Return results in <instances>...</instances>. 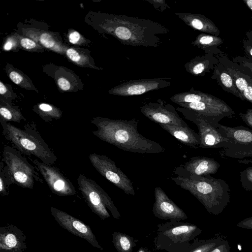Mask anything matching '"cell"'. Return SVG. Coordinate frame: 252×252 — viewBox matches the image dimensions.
I'll list each match as a JSON object with an SVG mask.
<instances>
[{
	"mask_svg": "<svg viewBox=\"0 0 252 252\" xmlns=\"http://www.w3.org/2000/svg\"><path fill=\"white\" fill-rule=\"evenodd\" d=\"M243 2L252 11V0H243Z\"/></svg>",
	"mask_w": 252,
	"mask_h": 252,
	"instance_id": "cell-46",
	"label": "cell"
},
{
	"mask_svg": "<svg viewBox=\"0 0 252 252\" xmlns=\"http://www.w3.org/2000/svg\"><path fill=\"white\" fill-rule=\"evenodd\" d=\"M202 233L194 224L170 220L158 229L157 247L170 252H180L190 246L189 242Z\"/></svg>",
	"mask_w": 252,
	"mask_h": 252,
	"instance_id": "cell-5",
	"label": "cell"
},
{
	"mask_svg": "<svg viewBox=\"0 0 252 252\" xmlns=\"http://www.w3.org/2000/svg\"><path fill=\"white\" fill-rule=\"evenodd\" d=\"M67 57L73 63L79 65L85 66L88 65L91 66L90 59L85 54L75 48H70L66 51Z\"/></svg>",
	"mask_w": 252,
	"mask_h": 252,
	"instance_id": "cell-30",
	"label": "cell"
},
{
	"mask_svg": "<svg viewBox=\"0 0 252 252\" xmlns=\"http://www.w3.org/2000/svg\"><path fill=\"white\" fill-rule=\"evenodd\" d=\"M89 158L94 167L105 179L126 194L135 195L132 182L110 158L96 153L89 155Z\"/></svg>",
	"mask_w": 252,
	"mask_h": 252,
	"instance_id": "cell-9",
	"label": "cell"
},
{
	"mask_svg": "<svg viewBox=\"0 0 252 252\" xmlns=\"http://www.w3.org/2000/svg\"><path fill=\"white\" fill-rule=\"evenodd\" d=\"M229 139V145L222 148L221 156L240 162H252V130L242 126L230 127L220 124L217 128Z\"/></svg>",
	"mask_w": 252,
	"mask_h": 252,
	"instance_id": "cell-7",
	"label": "cell"
},
{
	"mask_svg": "<svg viewBox=\"0 0 252 252\" xmlns=\"http://www.w3.org/2000/svg\"><path fill=\"white\" fill-rule=\"evenodd\" d=\"M0 94L1 95L6 98L12 99L15 98V97L12 95V93H10L7 86L1 82H0Z\"/></svg>",
	"mask_w": 252,
	"mask_h": 252,
	"instance_id": "cell-43",
	"label": "cell"
},
{
	"mask_svg": "<svg viewBox=\"0 0 252 252\" xmlns=\"http://www.w3.org/2000/svg\"><path fill=\"white\" fill-rule=\"evenodd\" d=\"M240 180L243 188L247 191H252V166L241 172Z\"/></svg>",
	"mask_w": 252,
	"mask_h": 252,
	"instance_id": "cell-32",
	"label": "cell"
},
{
	"mask_svg": "<svg viewBox=\"0 0 252 252\" xmlns=\"http://www.w3.org/2000/svg\"><path fill=\"white\" fill-rule=\"evenodd\" d=\"M39 41L44 47L55 50L57 42L51 34L47 32L42 33L39 37Z\"/></svg>",
	"mask_w": 252,
	"mask_h": 252,
	"instance_id": "cell-36",
	"label": "cell"
},
{
	"mask_svg": "<svg viewBox=\"0 0 252 252\" xmlns=\"http://www.w3.org/2000/svg\"><path fill=\"white\" fill-rule=\"evenodd\" d=\"M51 214L60 226L71 233L84 239L94 247L102 250L91 228L81 220L56 208H50Z\"/></svg>",
	"mask_w": 252,
	"mask_h": 252,
	"instance_id": "cell-16",
	"label": "cell"
},
{
	"mask_svg": "<svg viewBox=\"0 0 252 252\" xmlns=\"http://www.w3.org/2000/svg\"><path fill=\"white\" fill-rule=\"evenodd\" d=\"M4 163L1 160L0 164V193L1 196L8 194L9 187L11 185L3 169Z\"/></svg>",
	"mask_w": 252,
	"mask_h": 252,
	"instance_id": "cell-33",
	"label": "cell"
},
{
	"mask_svg": "<svg viewBox=\"0 0 252 252\" xmlns=\"http://www.w3.org/2000/svg\"><path fill=\"white\" fill-rule=\"evenodd\" d=\"M20 44L24 48L28 50L37 49L38 45L33 40L28 38H23L20 40Z\"/></svg>",
	"mask_w": 252,
	"mask_h": 252,
	"instance_id": "cell-38",
	"label": "cell"
},
{
	"mask_svg": "<svg viewBox=\"0 0 252 252\" xmlns=\"http://www.w3.org/2000/svg\"><path fill=\"white\" fill-rule=\"evenodd\" d=\"M176 110L182 113L186 118L197 126L200 136L199 148H223L229 145V139L223 136L217 128L202 117L181 107H177Z\"/></svg>",
	"mask_w": 252,
	"mask_h": 252,
	"instance_id": "cell-11",
	"label": "cell"
},
{
	"mask_svg": "<svg viewBox=\"0 0 252 252\" xmlns=\"http://www.w3.org/2000/svg\"><path fill=\"white\" fill-rule=\"evenodd\" d=\"M0 106V121L20 123L22 120H26L18 107L12 106L2 100Z\"/></svg>",
	"mask_w": 252,
	"mask_h": 252,
	"instance_id": "cell-25",
	"label": "cell"
},
{
	"mask_svg": "<svg viewBox=\"0 0 252 252\" xmlns=\"http://www.w3.org/2000/svg\"><path fill=\"white\" fill-rule=\"evenodd\" d=\"M237 226L245 229L252 230V217L240 220Z\"/></svg>",
	"mask_w": 252,
	"mask_h": 252,
	"instance_id": "cell-42",
	"label": "cell"
},
{
	"mask_svg": "<svg viewBox=\"0 0 252 252\" xmlns=\"http://www.w3.org/2000/svg\"><path fill=\"white\" fill-rule=\"evenodd\" d=\"M164 130L182 143L193 148H197L200 144V136L188 126L186 127L165 124H159Z\"/></svg>",
	"mask_w": 252,
	"mask_h": 252,
	"instance_id": "cell-21",
	"label": "cell"
},
{
	"mask_svg": "<svg viewBox=\"0 0 252 252\" xmlns=\"http://www.w3.org/2000/svg\"><path fill=\"white\" fill-rule=\"evenodd\" d=\"M170 99L177 104L195 102H213L220 99L213 95L195 90L193 88H191L189 91L176 94Z\"/></svg>",
	"mask_w": 252,
	"mask_h": 252,
	"instance_id": "cell-24",
	"label": "cell"
},
{
	"mask_svg": "<svg viewBox=\"0 0 252 252\" xmlns=\"http://www.w3.org/2000/svg\"><path fill=\"white\" fill-rule=\"evenodd\" d=\"M223 240L220 237L206 240L195 239L189 247L180 252H209Z\"/></svg>",
	"mask_w": 252,
	"mask_h": 252,
	"instance_id": "cell-26",
	"label": "cell"
},
{
	"mask_svg": "<svg viewBox=\"0 0 252 252\" xmlns=\"http://www.w3.org/2000/svg\"><path fill=\"white\" fill-rule=\"evenodd\" d=\"M113 243L118 252H131L136 245L133 238L118 232L113 234Z\"/></svg>",
	"mask_w": 252,
	"mask_h": 252,
	"instance_id": "cell-28",
	"label": "cell"
},
{
	"mask_svg": "<svg viewBox=\"0 0 252 252\" xmlns=\"http://www.w3.org/2000/svg\"><path fill=\"white\" fill-rule=\"evenodd\" d=\"M220 164L214 158L195 157L190 158L182 166L187 175L183 176H206L217 173Z\"/></svg>",
	"mask_w": 252,
	"mask_h": 252,
	"instance_id": "cell-18",
	"label": "cell"
},
{
	"mask_svg": "<svg viewBox=\"0 0 252 252\" xmlns=\"http://www.w3.org/2000/svg\"></svg>",
	"mask_w": 252,
	"mask_h": 252,
	"instance_id": "cell-48",
	"label": "cell"
},
{
	"mask_svg": "<svg viewBox=\"0 0 252 252\" xmlns=\"http://www.w3.org/2000/svg\"><path fill=\"white\" fill-rule=\"evenodd\" d=\"M15 41L12 39H8L3 46V49L5 51H9L15 45Z\"/></svg>",
	"mask_w": 252,
	"mask_h": 252,
	"instance_id": "cell-45",
	"label": "cell"
},
{
	"mask_svg": "<svg viewBox=\"0 0 252 252\" xmlns=\"http://www.w3.org/2000/svg\"><path fill=\"white\" fill-rule=\"evenodd\" d=\"M239 116L242 121L252 130V108H249L245 113L240 112Z\"/></svg>",
	"mask_w": 252,
	"mask_h": 252,
	"instance_id": "cell-37",
	"label": "cell"
},
{
	"mask_svg": "<svg viewBox=\"0 0 252 252\" xmlns=\"http://www.w3.org/2000/svg\"><path fill=\"white\" fill-rule=\"evenodd\" d=\"M177 105L202 117L216 128L219 126V122L223 118L232 119L235 115L233 109L221 99L213 102L182 103Z\"/></svg>",
	"mask_w": 252,
	"mask_h": 252,
	"instance_id": "cell-10",
	"label": "cell"
},
{
	"mask_svg": "<svg viewBox=\"0 0 252 252\" xmlns=\"http://www.w3.org/2000/svg\"><path fill=\"white\" fill-rule=\"evenodd\" d=\"M231 60L252 75V58L236 56L232 57Z\"/></svg>",
	"mask_w": 252,
	"mask_h": 252,
	"instance_id": "cell-34",
	"label": "cell"
},
{
	"mask_svg": "<svg viewBox=\"0 0 252 252\" xmlns=\"http://www.w3.org/2000/svg\"><path fill=\"white\" fill-rule=\"evenodd\" d=\"M91 123L97 128L93 131L95 136L124 151L152 154L165 150L160 144L140 134L137 122L134 119H111L98 116L93 118Z\"/></svg>",
	"mask_w": 252,
	"mask_h": 252,
	"instance_id": "cell-2",
	"label": "cell"
},
{
	"mask_svg": "<svg viewBox=\"0 0 252 252\" xmlns=\"http://www.w3.org/2000/svg\"><path fill=\"white\" fill-rule=\"evenodd\" d=\"M33 110L45 122H50L53 119L58 120L62 115V111L59 108L46 103L34 106Z\"/></svg>",
	"mask_w": 252,
	"mask_h": 252,
	"instance_id": "cell-27",
	"label": "cell"
},
{
	"mask_svg": "<svg viewBox=\"0 0 252 252\" xmlns=\"http://www.w3.org/2000/svg\"><path fill=\"white\" fill-rule=\"evenodd\" d=\"M146 1L152 3L155 8L161 11L164 10L167 7L169 8L164 0H147Z\"/></svg>",
	"mask_w": 252,
	"mask_h": 252,
	"instance_id": "cell-41",
	"label": "cell"
},
{
	"mask_svg": "<svg viewBox=\"0 0 252 252\" xmlns=\"http://www.w3.org/2000/svg\"><path fill=\"white\" fill-rule=\"evenodd\" d=\"M154 215L162 220L180 221L188 218L184 211L175 204L160 187L155 189Z\"/></svg>",
	"mask_w": 252,
	"mask_h": 252,
	"instance_id": "cell-17",
	"label": "cell"
},
{
	"mask_svg": "<svg viewBox=\"0 0 252 252\" xmlns=\"http://www.w3.org/2000/svg\"><path fill=\"white\" fill-rule=\"evenodd\" d=\"M242 43L247 57L252 58V30L245 33V37Z\"/></svg>",
	"mask_w": 252,
	"mask_h": 252,
	"instance_id": "cell-35",
	"label": "cell"
},
{
	"mask_svg": "<svg viewBox=\"0 0 252 252\" xmlns=\"http://www.w3.org/2000/svg\"><path fill=\"white\" fill-rule=\"evenodd\" d=\"M101 17L102 31L124 45L158 47L160 36L169 32L163 25L149 19L109 14H103Z\"/></svg>",
	"mask_w": 252,
	"mask_h": 252,
	"instance_id": "cell-1",
	"label": "cell"
},
{
	"mask_svg": "<svg viewBox=\"0 0 252 252\" xmlns=\"http://www.w3.org/2000/svg\"><path fill=\"white\" fill-rule=\"evenodd\" d=\"M0 122L4 138L20 152L36 157L49 165L57 161L56 156L42 138L35 124H26L22 129L8 122Z\"/></svg>",
	"mask_w": 252,
	"mask_h": 252,
	"instance_id": "cell-4",
	"label": "cell"
},
{
	"mask_svg": "<svg viewBox=\"0 0 252 252\" xmlns=\"http://www.w3.org/2000/svg\"><path fill=\"white\" fill-rule=\"evenodd\" d=\"M78 189L92 211L102 219L110 217L109 209L113 217L121 215L108 194L94 181L82 174L77 177Z\"/></svg>",
	"mask_w": 252,
	"mask_h": 252,
	"instance_id": "cell-8",
	"label": "cell"
},
{
	"mask_svg": "<svg viewBox=\"0 0 252 252\" xmlns=\"http://www.w3.org/2000/svg\"><path fill=\"white\" fill-rule=\"evenodd\" d=\"M175 15L192 29L217 36L220 34V31L215 23L203 15L185 12H176Z\"/></svg>",
	"mask_w": 252,
	"mask_h": 252,
	"instance_id": "cell-19",
	"label": "cell"
},
{
	"mask_svg": "<svg viewBox=\"0 0 252 252\" xmlns=\"http://www.w3.org/2000/svg\"><path fill=\"white\" fill-rule=\"evenodd\" d=\"M20 241L16 235L9 232H0V252H16L19 250Z\"/></svg>",
	"mask_w": 252,
	"mask_h": 252,
	"instance_id": "cell-29",
	"label": "cell"
},
{
	"mask_svg": "<svg viewBox=\"0 0 252 252\" xmlns=\"http://www.w3.org/2000/svg\"><path fill=\"white\" fill-rule=\"evenodd\" d=\"M219 63L216 56L210 54L198 55L186 63L184 67L186 71L196 76H202L213 71Z\"/></svg>",
	"mask_w": 252,
	"mask_h": 252,
	"instance_id": "cell-20",
	"label": "cell"
},
{
	"mask_svg": "<svg viewBox=\"0 0 252 252\" xmlns=\"http://www.w3.org/2000/svg\"><path fill=\"white\" fill-rule=\"evenodd\" d=\"M171 78L162 77L130 80L120 84L109 91L111 94L122 96L138 95L151 91L169 86Z\"/></svg>",
	"mask_w": 252,
	"mask_h": 252,
	"instance_id": "cell-13",
	"label": "cell"
},
{
	"mask_svg": "<svg viewBox=\"0 0 252 252\" xmlns=\"http://www.w3.org/2000/svg\"><path fill=\"white\" fill-rule=\"evenodd\" d=\"M80 38L81 35L76 31H74L71 32L69 35V41L72 44L78 43Z\"/></svg>",
	"mask_w": 252,
	"mask_h": 252,
	"instance_id": "cell-44",
	"label": "cell"
},
{
	"mask_svg": "<svg viewBox=\"0 0 252 252\" xmlns=\"http://www.w3.org/2000/svg\"><path fill=\"white\" fill-rule=\"evenodd\" d=\"M10 79L16 84L30 90H36L34 86L29 81L28 78L22 72L17 70H12L9 72Z\"/></svg>",
	"mask_w": 252,
	"mask_h": 252,
	"instance_id": "cell-31",
	"label": "cell"
},
{
	"mask_svg": "<svg viewBox=\"0 0 252 252\" xmlns=\"http://www.w3.org/2000/svg\"><path fill=\"white\" fill-rule=\"evenodd\" d=\"M57 84L60 89L64 91L70 90L71 87L70 81L64 77H60L58 79Z\"/></svg>",
	"mask_w": 252,
	"mask_h": 252,
	"instance_id": "cell-40",
	"label": "cell"
},
{
	"mask_svg": "<svg viewBox=\"0 0 252 252\" xmlns=\"http://www.w3.org/2000/svg\"><path fill=\"white\" fill-rule=\"evenodd\" d=\"M175 184L189 191L214 215L220 214L229 204L230 189L223 180L209 175L171 177Z\"/></svg>",
	"mask_w": 252,
	"mask_h": 252,
	"instance_id": "cell-3",
	"label": "cell"
},
{
	"mask_svg": "<svg viewBox=\"0 0 252 252\" xmlns=\"http://www.w3.org/2000/svg\"><path fill=\"white\" fill-rule=\"evenodd\" d=\"M222 39L219 36L205 33L197 35L191 44L203 50L205 54L218 56L222 52L219 48L223 44Z\"/></svg>",
	"mask_w": 252,
	"mask_h": 252,
	"instance_id": "cell-22",
	"label": "cell"
},
{
	"mask_svg": "<svg viewBox=\"0 0 252 252\" xmlns=\"http://www.w3.org/2000/svg\"><path fill=\"white\" fill-rule=\"evenodd\" d=\"M42 175L51 191L59 196L76 194V191L72 182L59 170L35 159L32 161Z\"/></svg>",
	"mask_w": 252,
	"mask_h": 252,
	"instance_id": "cell-14",
	"label": "cell"
},
{
	"mask_svg": "<svg viewBox=\"0 0 252 252\" xmlns=\"http://www.w3.org/2000/svg\"><path fill=\"white\" fill-rule=\"evenodd\" d=\"M140 110L146 117L158 125L188 126L172 105L160 99H158L157 102L145 103L140 107Z\"/></svg>",
	"mask_w": 252,
	"mask_h": 252,
	"instance_id": "cell-12",
	"label": "cell"
},
{
	"mask_svg": "<svg viewBox=\"0 0 252 252\" xmlns=\"http://www.w3.org/2000/svg\"><path fill=\"white\" fill-rule=\"evenodd\" d=\"M3 169L11 184L32 189L34 180L39 181L34 167L13 147L4 145L2 151Z\"/></svg>",
	"mask_w": 252,
	"mask_h": 252,
	"instance_id": "cell-6",
	"label": "cell"
},
{
	"mask_svg": "<svg viewBox=\"0 0 252 252\" xmlns=\"http://www.w3.org/2000/svg\"><path fill=\"white\" fill-rule=\"evenodd\" d=\"M211 78L216 80L224 91L244 100L234 84L232 77L220 62L214 67Z\"/></svg>",
	"mask_w": 252,
	"mask_h": 252,
	"instance_id": "cell-23",
	"label": "cell"
},
{
	"mask_svg": "<svg viewBox=\"0 0 252 252\" xmlns=\"http://www.w3.org/2000/svg\"><path fill=\"white\" fill-rule=\"evenodd\" d=\"M137 252H151L145 248H141Z\"/></svg>",
	"mask_w": 252,
	"mask_h": 252,
	"instance_id": "cell-47",
	"label": "cell"
},
{
	"mask_svg": "<svg viewBox=\"0 0 252 252\" xmlns=\"http://www.w3.org/2000/svg\"><path fill=\"white\" fill-rule=\"evenodd\" d=\"M216 57L232 77L234 84L244 100L252 104V75L233 62L223 52Z\"/></svg>",
	"mask_w": 252,
	"mask_h": 252,
	"instance_id": "cell-15",
	"label": "cell"
},
{
	"mask_svg": "<svg viewBox=\"0 0 252 252\" xmlns=\"http://www.w3.org/2000/svg\"><path fill=\"white\" fill-rule=\"evenodd\" d=\"M230 250V247L228 241L224 239L221 243L209 252H229Z\"/></svg>",
	"mask_w": 252,
	"mask_h": 252,
	"instance_id": "cell-39",
	"label": "cell"
}]
</instances>
